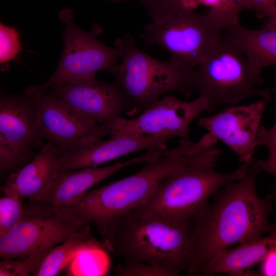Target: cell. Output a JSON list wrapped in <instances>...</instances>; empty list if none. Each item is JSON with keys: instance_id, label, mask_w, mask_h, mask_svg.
Segmentation results:
<instances>
[{"instance_id": "obj_1", "label": "cell", "mask_w": 276, "mask_h": 276, "mask_svg": "<svg viewBox=\"0 0 276 276\" xmlns=\"http://www.w3.org/2000/svg\"><path fill=\"white\" fill-rule=\"evenodd\" d=\"M261 172L255 162L241 180L227 183L213 195L191 220L194 263L188 275H200L204 266L219 250L236 243L257 240L276 231L269 215L271 201L260 198L256 181Z\"/></svg>"}, {"instance_id": "obj_2", "label": "cell", "mask_w": 276, "mask_h": 276, "mask_svg": "<svg viewBox=\"0 0 276 276\" xmlns=\"http://www.w3.org/2000/svg\"><path fill=\"white\" fill-rule=\"evenodd\" d=\"M195 159L187 145L179 142L171 153L146 163L129 176L88 191L67 208L85 224L95 225L107 247L121 220L144 205L162 180Z\"/></svg>"}, {"instance_id": "obj_3", "label": "cell", "mask_w": 276, "mask_h": 276, "mask_svg": "<svg viewBox=\"0 0 276 276\" xmlns=\"http://www.w3.org/2000/svg\"><path fill=\"white\" fill-rule=\"evenodd\" d=\"M107 248L125 263L159 266L173 276L188 273L194 263L191 222L178 223L132 212L121 220Z\"/></svg>"}, {"instance_id": "obj_4", "label": "cell", "mask_w": 276, "mask_h": 276, "mask_svg": "<svg viewBox=\"0 0 276 276\" xmlns=\"http://www.w3.org/2000/svg\"><path fill=\"white\" fill-rule=\"evenodd\" d=\"M221 150L215 146L199 159L177 169L162 180L147 202L133 213L187 223L222 187L242 179L255 159L236 170L220 173L215 170Z\"/></svg>"}, {"instance_id": "obj_5", "label": "cell", "mask_w": 276, "mask_h": 276, "mask_svg": "<svg viewBox=\"0 0 276 276\" xmlns=\"http://www.w3.org/2000/svg\"><path fill=\"white\" fill-rule=\"evenodd\" d=\"M262 71L240 45L222 34L191 72V84L205 98L211 112L219 105L252 97L271 100V89L257 87L263 82Z\"/></svg>"}, {"instance_id": "obj_6", "label": "cell", "mask_w": 276, "mask_h": 276, "mask_svg": "<svg viewBox=\"0 0 276 276\" xmlns=\"http://www.w3.org/2000/svg\"><path fill=\"white\" fill-rule=\"evenodd\" d=\"M116 47L122 59L111 72L128 97L130 115L140 113L168 93L189 96L191 73L170 60L155 59L139 50L129 35L118 39Z\"/></svg>"}, {"instance_id": "obj_7", "label": "cell", "mask_w": 276, "mask_h": 276, "mask_svg": "<svg viewBox=\"0 0 276 276\" xmlns=\"http://www.w3.org/2000/svg\"><path fill=\"white\" fill-rule=\"evenodd\" d=\"M142 36L148 45H158L170 53L171 60L192 72L221 35L206 15L182 9L153 20Z\"/></svg>"}, {"instance_id": "obj_8", "label": "cell", "mask_w": 276, "mask_h": 276, "mask_svg": "<svg viewBox=\"0 0 276 276\" xmlns=\"http://www.w3.org/2000/svg\"><path fill=\"white\" fill-rule=\"evenodd\" d=\"M84 224L67 207L36 201L25 208L19 222L0 237L1 258L15 259L55 246Z\"/></svg>"}, {"instance_id": "obj_9", "label": "cell", "mask_w": 276, "mask_h": 276, "mask_svg": "<svg viewBox=\"0 0 276 276\" xmlns=\"http://www.w3.org/2000/svg\"><path fill=\"white\" fill-rule=\"evenodd\" d=\"M26 94L33 100L36 122L42 139L52 142L63 153L93 145L108 134L105 125L78 118L48 90L30 86Z\"/></svg>"}, {"instance_id": "obj_10", "label": "cell", "mask_w": 276, "mask_h": 276, "mask_svg": "<svg viewBox=\"0 0 276 276\" xmlns=\"http://www.w3.org/2000/svg\"><path fill=\"white\" fill-rule=\"evenodd\" d=\"M36 124L31 97L2 95L0 99L1 174L18 169L35 156L43 142Z\"/></svg>"}, {"instance_id": "obj_11", "label": "cell", "mask_w": 276, "mask_h": 276, "mask_svg": "<svg viewBox=\"0 0 276 276\" xmlns=\"http://www.w3.org/2000/svg\"><path fill=\"white\" fill-rule=\"evenodd\" d=\"M208 104L203 97L192 101L178 99L166 95L154 102L137 117H122L107 127L108 135H152L173 139H188L193 121L208 111Z\"/></svg>"}, {"instance_id": "obj_12", "label": "cell", "mask_w": 276, "mask_h": 276, "mask_svg": "<svg viewBox=\"0 0 276 276\" xmlns=\"http://www.w3.org/2000/svg\"><path fill=\"white\" fill-rule=\"evenodd\" d=\"M119 57L116 47L106 46L92 34L80 30L73 22L67 21L59 64L48 80L38 86L48 90L68 82L96 78L101 70L112 72Z\"/></svg>"}, {"instance_id": "obj_13", "label": "cell", "mask_w": 276, "mask_h": 276, "mask_svg": "<svg viewBox=\"0 0 276 276\" xmlns=\"http://www.w3.org/2000/svg\"><path fill=\"white\" fill-rule=\"evenodd\" d=\"M48 90L72 113L91 123L109 125L130 108L129 99L119 85L96 78L68 82Z\"/></svg>"}, {"instance_id": "obj_14", "label": "cell", "mask_w": 276, "mask_h": 276, "mask_svg": "<svg viewBox=\"0 0 276 276\" xmlns=\"http://www.w3.org/2000/svg\"><path fill=\"white\" fill-rule=\"evenodd\" d=\"M265 108L263 100L226 107L212 116L199 119L197 124L225 144L236 154L238 160L244 163L254 158L257 132Z\"/></svg>"}, {"instance_id": "obj_15", "label": "cell", "mask_w": 276, "mask_h": 276, "mask_svg": "<svg viewBox=\"0 0 276 276\" xmlns=\"http://www.w3.org/2000/svg\"><path fill=\"white\" fill-rule=\"evenodd\" d=\"M86 147L62 153L57 159V172L98 167L119 157L143 150H164L171 139L152 135H110Z\"/></svg>"}, {"instance_id": "obj_16", "label": "cell", "mask_w": 276, "mask_h": 276, "mask_svg": "<svg viewBox=\"0 0 276 276\" xmlns=\"http://www.w3.org/2000/svg\"><path fill=\"white\" fill-rule=\"evenodd\" d=\"M160 156L158 150H149L138 157L108 166L59 171L41 201L54 206H72L88 189L118 171L132 165L147 163Z\"/></svg>"}, {"instance_id": "obj_17", "label": "cell", "mask_w": 276, "mask_h": 276, "mask_svg": "<svg viewBox=\"0 0 276 276\" xmlns=\"http://www.w3.org/2000/svg\"><path fill=\"white\" fill-rule=\"evenodd\" d=\"M63 152L48 141L25 165L12 173L1 188L5 195L41 201L57 173L58 157Z\"/></svg>"}, {"instance_id": "obj_18", "label": "cell", "mask_w": 276, "mask_h": 276, "mask_svg": "<svg viewBox=\"0 0 276 276\" xmlns=\"http://www.w3.org/2000/svg\"><path fill=\"white\" fill-rule=\"evenodd\" d=\"M276 250V231L257 240L239 243L215 254L202 269L200 275L227 273L245 275V270L261 262L272 251Z\"/></svg>"}, {"instance_id": "obj_19", "label": "cell", "mask_w": 276, "mask_h": 276, "mask_svg": "<svg viewBox=\"0 0 276 276\" xmlns=\"http://www.w3.org/2000/svg\"><path fill=\"white\" fill-rule=\"evenodd\" d=\"M97 248L107 249L102 240L93 236L89 224L83 225L60 245L54 247L34 275H56L82 252Z\"/></svg>"}, {"instance_id": "obj_20", "label": "cell", "mask_w": 276, "mask_h": 276, "mask_svg": "<svg viewBox=\"0 0 276 276\" xmlns=\"http://www.w3.org/2000/svg\"><path fill=\"white\" fill-rule=\"evenodd\" d=\"M249 56L258 67L263 70L276 65V29L264 26L258 30L245 28L240 23L225 30Z\"/></svg>"}, {"instance_id": "obj_21", "label": "cell", "mask_w": 276, "mask_h": 276, "mask_svg": "<svg viewBox=\"0 0 276 276\" xmlns=\"http://www.w3.org/2000/svg\"><path fill=\"white\" fill-rule=\"evenodd\" d=\"M54 247L43 248L34 254L25 257L2 259L0 262V275H34Z\"/></svg>"}, {"instance_id": "obj_22", "label": "cell", "mask_w": 276, "mask_h": 276, "mask_svg": "<svg viewBox=\"0 0 276 276\" xmlns=\"http://www.w3.org/2000/svg\"><path fill=\"white\" fill-rule=\"evenodd\" d=\"M256 145L257 147L265 146L268 149L267 159L256 162L260 171L270 174L276 180V122L269 128L260 125L256 136Z\"/></svg>"}, {"instance_id": "obj_23", "label": "cell", "mask_w": 276, "mask_h": 276, "mask_svg": "<svg viewBox=\"0 0 276 276\" xmlns=\"http://www.w3.org/2000/svg\"><path fill=\"white\" fill-rule=\"evenodd\" d=\"M21 199L5 195L0 198V237L7 233L20 220L24 214Z\"/></svg>"}, {"instance_id": "obj_24", "label": "cell", "mask_w": 276, "mask_h": 276, "mask_svg": "<svg viewBox=\"0 0 276 276\" xmlns=\"http://www.w3.org/2000/svg\"><path fill=\"white\" fill-rule=\"evenodd\" d=\"M0 61L3 63L14 58L21 46L17 31L2 24L0 26Z\"/></svg>"}, {"instance_id": "obj_25", "label": "cell", "mask_w": 276, "mask_h": 276, "mask_svg": "<svg viewBox=\"0 0 276 276\" xmlns=\"http://www.w3.org/2000/svg\"><path fill=\"white\" fill-rule=\"evenodd\" d=\"M114 272L120 276H173L164 268L142 263L119 264L114 268Z\"/></svg>"}, {"instance_id": "obj_26", "label": "cell", "mask_w": 276, "mask_h": 276, "mask_svg": "<svg viewBox=\"0 0 276 276\" xmlns=\"http://www.w3.org/2000/svg\"><path fill=\"white\" fill-rule=\"evenodd\" d=\"M247 9L259 18H270L276 12V0H247Z\"/></svg>"}, {"instance_id": "obj_27", "label": "cell", "mask_w": 276, "mask_h": 276, "mask_svg": "<svg viewBox=\"0 0 276 276\" xmlns=\"http://www.w3.org/2000/svg\"><path fill=\"white\" fill-rule=\"evenodd\" d=\"M262 262L261 275L276 276V250L270 253Z\"/></svg>"}, {"instance_id": "obj_28", "label": "cell", "mask_w": 276, "mask_h": 276, "mask_svg": "<svg viewBox=\"0 0 276 276\" xmlns=\"http://www.w3.org/2000/svg\"><path fill=\"white\" fill-rule=\"evenodd\" d=\"M169 0H141L151 18L159 15Z\"/></svg>"}, {"instance_id": "obj_29", "label": "cell", "mask_w": 276, "mask_h": 276, "mask_svg": "<svg viewBox=\"0 0 276 276\" xmlns=\"http://www.w3.org/2000/svg\"><path fill=\"white\" fill-rule=\"evenodd\" d=\"M226 8L236 15L239 16L243 10L247 9V0H223Z\"/></svg>"}, {"instance_id": "obj_30", "label": "cell", "mask_w": 276, "mask_h": 276, "mask_svg": "<svg viewBox=\"0 0 276 276\" xmlns=\"http://www.w3.org/2000/svg\"><path fill=\"white\" fill-rule=\"evenodd\" d=\"M200 3L209 6L210 9L217 7L222 2V0H199Z\"/></svg>"}, {"instance_id": "obj_31", "label": "cell", "mask_w": 276, "mask_h": 276, "mask_svg": "<svg viewBox=\"0 0 276 276\" xmlns=\"http://www.w3.org/2000/svg\"><path fill=\"white\" fill-rule=\"evenodd\" d=\"M264 26L276 29V12L273 16L268 18Z\"/></svg>"}, {"instance_id": "obj_32", "label": "cell", "mask_w": 276, "mask_h": 276, "mask_svg": "<svg viewBox=\"0 0 276 276\" xmlns=\"http://www.w3.org/2000/svg\"><path fill=\"white\" fill-rule=\"evenodd\" d=\"M271 193L266 196V197L270 201L276 200V183L271 188Z\"/></svg>"}, {"instance_id": "obj_33", "label": "cell", "mask_w": 276, "mask_h": 276, "mask_svg": "<svg viewBox=\"0 0 276 276\" xmlns=\"http://www.w3.org/2000/svg\"><path fill=\"white\" fill-rule=\"evenodd\" d=\"M271 91H274L276 92V86H275L274 88L271 89Z\"/></svg>"}]
</instances>
